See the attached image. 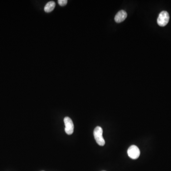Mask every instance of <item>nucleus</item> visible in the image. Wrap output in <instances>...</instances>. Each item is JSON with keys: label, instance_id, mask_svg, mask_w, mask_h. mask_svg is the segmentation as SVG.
Segmentation results:
<instances>
[{"label": "nucleus", "instance_id": "1", "mask_svg": "<svg viewBox=\"0 0 171 171\" xmlns=\"http://www.w3.org/2000/svg\"><path fill=\"white\" fill-rule=\"evenodd\" d=\"M94 136L97 143L100 146H104L105 141L103 137V129L100 126H97L94 130Z\"/></svg>", "mask_w": 171, "mask_h": 171}, {"label": "nucleus", "instance_id": "2", "mask_svg": "<svg viewBox=\"0 0 171 171\" xmlns=\"http://www.w3.org/2000/svg\"><path fill=\"white\" fill-rule=\"evenodd\" d=\"M170 19L167 11H162L160 13L157 19V23L160 26L164 27L168 24Z\"/></svg>", "mask_w": 171, "mask_h": 171}, {"label": "nucleus", "instance_id": "3", "mask_svg": "<svg viewBox=\"0 0 171 171\" xmlns=\"http://www.w3.org/2000/svg\"><path fill=\"white\" fill-rule=\"evenodd\" d=\"M127 154L129 157H130L131 158L136 159L139 157L140 151L138 147L135 145H132L128 149Z\"/></svg>", "mask_w": 171, "mask_h": 171}, {"label": "nucleus", "instance_id": "4", "mask_svg": "<svg viewBox=\"0 0 171 171\" xmlns=\"http://www.w3.org/2000/svg\"><path fill=\"white\" fill-rule=\"evenodd\" d=\"M64 124L65 125L66 133L69 135H72L74 132V124L73 121L69 117H65L64 119Z\"/></svg>", "mask_w": 171, "mask_h": 171}, {"label": "nucleus", "instance_id": "5", "mask_svg": "<svg viewBox=\"0 0 171 171\" xmlns=\"http://www.w3.org/2000/svg\"><path fill=\"white\" fill-rule=\"evenodd\" d=\"M127 13L125 11H118L115 16L114 20L116 23H121L125 20V19L127 17Z\"/></svg>", "mask_w": 171, "mask_h": 171}, {"label": "nucleus", "instance_id": "6", "mask_svg": "<svg viewBox=\"0 0 171 171\" xmlns=\"http://www.w3.org/2000/svg\"><path fill=\"white\" fill-rule=\"evenodd\" d=\"M56 4L54 1H50L47 3L44 7V11L46 13H49L53 11L55 7Z\"/></svg>", "mask_w": 171, "mask_h": 171}, {"label": "nucleus", "instance_id": "7", "mask_svg": "<svg viewBox=\"0 0 171 171\" xmlns=\"http://www.w3.org/2000/svg\"><path fill=\"white\" fill-rule=\"evenodd\" d=\"M58 2V4L60 6H64L67 5V3H68V1L67 0H59Z\"/></svg>", "mask_w": 171, "mask_h": 171}, {"label": "nucleus", "instance_id": "8", "mask_svg": "<svg viewBox=\"0 0 171 171\" xmlns=\"http://www.w3.org/2000/svg\"></svg>", "mask_w": 171, "mask_h": 171}]
</instances>
